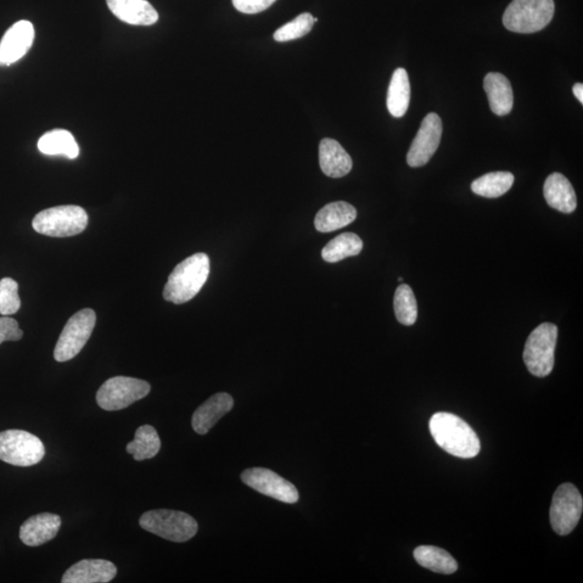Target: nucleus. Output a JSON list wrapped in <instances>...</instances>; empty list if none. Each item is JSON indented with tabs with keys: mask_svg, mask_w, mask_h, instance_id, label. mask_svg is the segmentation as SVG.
<instances>
[{
	"mask_svg": "<svg viewBox=\"0 0 583 583\" xmlns=\"http://www.w3.org/2000/svg\"><path fill=\"white\" fill-rule=\"evenodd\" d=\"M430 433L436 444L451 455L469 459L479 455L481 442L475 431L461 417L436 413L430 419Z\"/></svg>",
	"mask_w": 583,
	"mask_h": 583,
	"instance_id": "f257e3e1",
	"label": "nucleus"
},
{
	"mask_svg": "<svg viewBox=\"0 0 583 583\" xmlns=\"http://www.w3.org/2000/svg\"><path fill=\"white\" fill-rule=\"evenodd\" d=\"M210 267L209 256L205 253H196L179 263L167 279L164 299L177 305L192 301L209 278Z\"/></svg>",
	"mask_w": 583,
	"mask_h": 583,
	"instance_id": "f03ea898",
	"label": "nucleus"
},
{
	"mask_svg": "<svg viewBox=\"0 0 583 583\" xmlns=\"http://www.w3.org/2000/svg\"><path fill=\"white\" fill-rule=\"evenodd\" d=\"M554 10L553 0H513L504 11L503 25L513 33H537L550 24Z\"/></svg>",
	"mask_w": 583,
	"mask_h": 583,
	"instance_id": "7ed1b4c3",
	"label": "nucleus"
},
{
	"mask_svg": "<svg viewBox=\"0 0 583 583\" xmlns=\"http://www.w3.org/2000/svg\"><path fill=\"white\" fill-rule=\"evenodd\" d=\"M85 209L78 205H60L39 212L33 217V228L49 237L66 238L80 234L88 226Z\"/></svg>",
	"mask_w": 583,
	"mask_h": 583,
	"instance_id": "20e7f679",
	"label": "nucleus"
},
{
	"mask_svg": "<svg viewBox=\"0 0 583 583\" xmlns=\"http://www.w3.org/2000/svg\"><path fill=\"white\" fill-rule=\"evenodd\" d=\"M139 525L151 534L173 542H186L198 531L197 521L189 514L167 509L144 513Z\"/></svg>",
	"mask_w": 583,
	"mask_h": 583,
	"instance_id": "39448f33",
	"label": "nucleus"
},
{
	"mask_svg": "<svg viewBox=\"0 0 583 583\" xmlns=\"http://www.w3.org/2000/svg\"><path fill=\"white\" fill-rule=\"evenodd\" d=\"M559 330L552 323H542L527 339L523 358L527 369L536 378H546L554 368V350Z\"/></svg>",
	"mask_w": 583,
	"mask_h": 583,
	"instance_id": "423d86ee",
	"label": "nucleus"
},
{
	"mask_svg": "<svg viewBox=\"0 0 583 583\" xmlns=\"http://www.w3.org/2000/svg\"><path fill=\"white\" fill-rule=\"evenodd\" d=\"M43 443L27 431L5 430L0 433V461L16 467H31L43 461Z\"/></svg>",
	"mask_w": 583,
	"mask_h": 583,
	"instance_id": "0eeeda50",
	"label": "nucleus"
},
{
	"mask_svg": "<svg viewBox=\"0 0 583 583\" xmlns=\"http://www.w3.org/2000/svg\"><path fill=\"white\" fill-rule=\"evenodd\" d=\"M95 322L97 315L90 308L75 313L62 330L54 349L55 360L67 362L74 358L91 338Z\"/></svg>",
	"mask_w": 583,
	"mask_h": 583,
	"instance_id": "6e6552de",
	"label": "nucleus"
},
{
	"mask_svg": "<svg viewBox=\"0 0 583 583\" xmlns=\"http://www.w3.org/2000/svg\"><path fill=\"white\" fill-rule=\"evenodd\" d=\"M150 392L148 381L117 377L106 380L100 386L97 394V402L105 411H120L133 405L134 402L142 400Z\"/></svg>",
	"mask_w": 583,
	"mask_h": 583,
	"instance_id": "1a4fd4ad",
	"label": "nucleus"
},
{
	"mask_svg": "<svg viewBox=\"0 0 583 583\" xmlns=\"http://www.w3.org/2000/svg\"><path fill=\"white\" fill-rule=\"evenodd\" d=\"M583 510V499L577 487L570 483L559 486L552 499L550 522L557 534H570L578 525Z\"/></svg>",
	"mask_w": 583,
	"mask_h": 583,
	"instance_id": "9d476101",
	"label": "nucleus"
},
{
	"mask_svg": "<svg viewBox=\"0 0 583 583\" xmlns=\"http://www.w3.org/2000/svg\"><path fill=\"white\" fill-rule=\"evenodd\" d=\"M245 485L263 495L276 499L285 503H296L300 494L291 482L282 478L273 471L266 468H252L241 474Z\"/></svg>",
	"mask_w": 583,
	"mask_h": 583,
	"instance_id": "9b49d317",
	"label": "nucleus"
},
{
	"mask_svg": "<svg viewBox=\"0 0 583 583\" xmlns=\"http://www.w3.org/2000/svg\"><path fill=\"white\" fill-rule=\"evenodd\" d=\"M442 120L439 115L431 113L425 117L417 136L415 137L406 157L407 164L412 167L427 165L441 143Z\"/></svg>",
	"mask_w": 583,
	"mask_h": 583,
	"instance_id": "f8f14e48",
	"label": "nucleus"
},
{
	"mask_svg": "<svg viewBox=\"0 0 583 583\" xmlns=\"http://www.w3.org/2000/svg\"><path fill=\"white\" fill-rule=\"evenodd\" d=\"M35 38L30 21H19L10 27L0 42V66L15 63L29 53Z\"/></svg>",
	"mask_w": 583,
	"mask_h": 583,
	"instance_id": "ddd939ff",
	"label": "nucleus"
},
{
	"mask_svg": "<svg viewBox=\"0 0 583 583\" xmlns=\"http://www.w3.org/2000/svg\"><path fill=\"white\" fill-rule=\"evenodd\" d=\"M117 575L116 566L105 559H82L66 570L63 583H108Z\"/></svg>",
	"mask_w": 583,
	"mask_h": 583,
	"instance_id": "4468645a",
	"label": "nucleus"
},
{
	"mask_svg": "<svg viewBox=\"0 0 583 583\" xmlns=\"http://www.w3.org/2000/svg\"><path fill=\"white\" fill-rule=\"evenodd\" d=\"M62 520L57 514L41 513L27 519L20 529V540L29 547H38L58 535Z\"/></svg>",
	"mask_w": 583,
	"mask_h": 583,
	"instance_id": "2eb2a0df",
	"label": "nucleus"
},
{
	"mask_svg": "<svg viewBox=\"0 0 583 583\" xmlns=\"http://www.w3.org/2000/svg\"><path fill=\"white\" fill-rule=\"evenodd\" d=\"M111 13L128 24L154 25L159 14L148 0H106Z\"/></svg>",
	"mask_w": 583,
	"mask_h": 583,
	"instance_id": "dca6fc26",
	"label": "nucleus"
},
{
	"mask_svg": "<svg viewBox=\"0 0 583 583\" xmlns=\"http://www.w3.org/2000/svg\"><path fill=\"white\" fill-rule=\"evenodd\" d=\"M234 407V399L228 394H216L201 405L193 415L192 425L195 433L204 435Z\"/></svg>",
	"mask_w": 583,
	"mask_h": 583,
	"instance_id": "f3484780",
	"label": "nucleus"
},
{
	"mask_svg": "<svg viewBox=\"0 0 583 583\" xmlns=\"http://www.w3.org/2000/svg\"><path fill=\"white\" fill-rule=\"evenodd\" d=\"M319 162L325 176L332 178L344 177L352 169V159L338 141L323 139L319 146Z\"/></svg>",
	"mask_w": 583,
	"mask_h": 583,
	"instance_id": "a211bd4d",
	"label": "nucleus"
},
{
	"mask_svg": "<svg viewBox=\"0 0 583 583\" xmlns=\"http://www.w3.org/2000/svg\"><path fill=\"white\" fill-rule=\"evenodd\" d=\"M543 195L553 209L570 215L576 210L577 197L573 185L560 173H552L543 185Z\"/></svg>",
	"mask_w": 583,
	"mask_h": 583,
	"instance_id": "6ab92c4d",
	"label": "nucleus"
},
{
	"mask_svg": "<svg viewBox=\"0 0 583 583\" xmlns=\"http://www.w3.org/2000/svg\"><path fill=\"white\" fill-rule=\"evenodd\" d=\"M484 90L490 108L497 116H506L513 109V91L508 78L499 72H490L484 78Z\"/></svg>",
	"mask_w": 583,
	"mask_h": 583,
	"instance_id": "aec40b11",
	"label": "nucleus"
},
{
	"mask_svg": "<svg viewBox=\"0 0 583 583\" xmlns=\"http://www.w3.org/2000/svg\"><path fill=\"white\" fill-rule=\"evenodd\" d=\"M357 218L356 207L344 201L329 204L317 213L315 227L320 233H332L349 226Z\"/></svg>",
	"mask_w": 583,
	"mask_h": 583,
	"instance_id": "412c9836",
	"label": "nucleus"
},
{
	"mask_svg": "<svg viewBox=\"0 0 583 583\" xmlns=\"http://www.w3.org/2000/svg\"><path fill=\"white\" fill-rule=\"evenodd\" d=\"M411 100V83H409L407 72L397 69L392 75L388 95H387V108L389 113L401 118L406 114Z\"/></svg>",
	"mask_w": 583,
	"mask_h": 583,
	"instance_id": "4be33fe9",
	"label": "nucleus"
},
{
	"mask_svg": "<svg viewBox=\"0 0 583 583\" xmlns=\"http://www.w3.org/2000/svg\"><path fill=\"white\" fill-rule=\"evenodd\" d=\"M414 558L420 566L437 574L451 575L458 569L456 559L437 547L420 546L415 549Z\"/></svg>",
	"mask_w": 583,
	"mask_h": 583,
	"instance_id": "5701e85b",
	"label": "nucleus"
},
{
	"mask_svg": "<svg viewBox=\"0 0 583 583\" xmlns=\"http://www.w3.org/2000/svg\"><path fill=\"white\" fill-rule=\"evenodd\" d=\"M38 149L44 155L65 156L70 159H75L80 155V146L72 134L67 130L44 133L38 141Z\"/></svg>",
	"mask_w": 583,
	"mask_h": 583,
	"instance_id": "b1692460",
	"label": "nucleus"
},
{
	"mask_svg": "<svg viewBox=\"0 0 583 583\" xmlns=\"http://www.w3.org/2000/svg\"><path fill=\"white\" fill-rule=\"evenodd\" d=\"M514 176L510 172H492L476 178L471 184V189L475 195L484 198H498L511 189Z\"/></svg>",
	"mask_w": 583,
	"mask_h": 583,
	"instance_id": "393cba45",
	"label": "nucleus"
},
{
	"mask_svg": "<svg viewBox=\"0 0 583 583\" xmlns=\"http://www.w3.org/2000/svg\"><path fill=\"white\" fill-rule=\"evenodd\" d=\"M161 441L153 425H144L137 430L136 437L127 445V452L137 462L154 458L159 453Z\"/></svg>",
	"mask_w": 583,
	"mask_h": 583,
	"instance_id": "a878e982",
	"label": "nucleus"
},
{
	"mask_svg": "<svg viewBox=\"0 0 583 583\" xmlns=\"http://www.w3.org/2000/svg\"><path fill=\"white\" fill-rule=\"evenodd\" d=\"M363 241L358 234L345 233L330 240L322 250V259L328 263H338L347 257L357 256L361 253Z\"/></svg>",
	"mask_w": 583,
	"mask_h": 583,
	"instance_id": "bb28decb",
	"label": "nucleus"
},
{
	"mask_svg": "<svg viewBox=\"0 0 583 583\" xmlns=\"http://www.w3.org/2000/svg\"><path fill=\"white\" fill-rule=\"evenodd\" d=\"M397 320L406 327H411L417 320L418 308L416 297L407 284H401L397 289L394 300Z\"/></svg>",
	"mask_w": 583,
	"mask_h": 583,
	"instance_id": "cd10ccee",
	"label": "nucleus"
},
{
	"mask_svg": "<svg viewBox=\"0 0 583 583\" xmlns=\"http://www.w3.org/2000/svg\"><path fill=\"white\" fill-rule=\"evenodd\" d=\"M313 24V16L311 14H301L293 21L280 27V29L273 33L274 41L279 43H285L295 41L310 33Z\"/></svg>",
	"mask_w": 583,
	"mask_h": 583,
	"instance_id": "c85d7f7f",
	"label": "nucleus"
},
{
	"mask_svg": "<svg viewBox=\"0 0 583 583\" xmlns=\"http://www.w3.org/2000/svg\"><path fill=\"white\" fill-rule=\"evenodd\" d=\"M20 308L19 284L11 278L0 280V315H14Z\"/></svg>",
	"mask_w": 583,
	"mask_h": 583,
	"instance_id": "c756f323",
	"label": "nucleus"
},
{
	"mask_svg": "<svg viewBox=\"0 0 583 583\" xmlns=\"http://www.w3.org/2000/svg\"><path fill=\"white\" fill-rule=\"evenodd\" d=\"M24 338V332L19 328L18 321L9 316L0 318V344L8 340H20Z\"/></svg>",
	"mask_w": 583,
	"mask_h": 583,
	"instance_id": "7c9ffc66",
	"label": "nucleus"
},
{
	"mask_svg": "<svg viewBox=\"0 0 583 583\" xmlns=\"http://www.w3.org/2000/svg\"><path fill=\"white\" fill-rule=\"evenodd\" d=\"M274 3L276 0H233L234 8L245 14H260Z\"/></svg>",
	"mask_w": 583,
	"mask_h": 583,
	"instance_id": "2f4dec72",
	"label": "nucleus"
},
{
	"mask_svg": "<svg viewBox=\"0 0 583 583\" xmlns=\"http://www.w3.org/2000/svg\"><path fill=\"white\" fill-rule=\"evenodd\" d=\"M573 92L577 100H579V102L583 104V85L581 82H577L573 87Z\"/></svg>",
	"mask_w": 583,
	"mask_h": 583,
	"instance_id": "473e14b6",
	"label": "nucleus"
},
{
	"mask_svg": "<svg viewBox=\"0 0 583 583\" xmlns=\"http://www.w3.org/2000/svg\"><path fill=\"white\" fill-rule=\"evenodd\" d=\"M313 22H315V24H316V22H318V19H317V18H313Z\"/></svg>",
	"mask_w": 583,
	"mask_h": 583,
	"instance_id": "72a5a7b5",
	"label": "nucleus"
},
{
	"mask_svg": "<svg viewBox=\"0 0 583 583\" xmlns=\"http://www.w3.org/2000/svg\"><path fill=\"white\" fill-rule=\"evenodd\" d=\"M399 282H403V278H399Z\"/></svg>",
	"mask_w": 583,
	"mask_h": 583,
	"instance_id": "f704fd0d",
	"label": "nucleus"
}]
</instances>
